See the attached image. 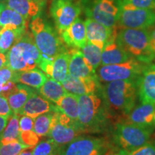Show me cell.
I'll return each instance as SVG.
<instances>
[{
  "instance_id": "6da1fadb",
  "label": "cell",
  "mask_w": 155,
  "mask_h": 155,
  "mask_svg": "<svg viewBox=\"0 0 155 155\" xmlns=\"http://www.w3.org/2000/svg\"><path fill=\"white\" fill-rule=\"evenodd\" d=\"M106 107L127 116L135 107L138 96V81H115L101 87Z\"/></svg>"
},
{
  "instance_id": "7a4b0ae2",
  "label": "cell",
  "mask_w": 155,
  "mask_h": 155,
  "mask_svg": "<svg viewBox=\"0 0 155 155\" xmlns=\"http://www.w3.org/2000/svg\"><path fill=\"white\" fill-rule=\"evenodd\" d=\"M7 67L13 72L30 71L40 67L42 55L35 42L31 32H25L22 38L7 54Z\"/></svg>"
},
{
  "instance_id": "3957f363",
  "label": "cell",
  "mask_w": 155,
  "mask_h": 155,
  "mask_svg": "<svg viewBox=\"0 0 155 155\" xmlns=\"http://www.w3.org/2000/svg\"><path fill=\"white\" fill-rule=\"evenodd\" d=\"M78 127L81 133L98 132L104 127L107 116V107L102 98L96 94L78 96Z\"/></svg>"
},
{
  "instance_id": "277c9868",
  "label": "cell",
  "mask_w": 155,
  "mask_h": 155,
  "mask_svg": "<svg viewBox=\"0 0 155 155\" xmlns=\"http://www.w3.org/2000/svg\"><path fill=\"white\" fill-rule=\"evenodd\" d=\"M30 28L42 59L53 60L68 51L61 36H58L55 29L40 16L31 21Z\"/></svg>"
},
{
  "instance_id": "5b68a950",
  "label": "cell",
  "mask_w": 155,
  "mask_h": 155,
  "mask_svg": "<svg viewBox=\"0 0 155 155\" xmlns=\"http://www.w3.org/2000/svg\"><path fill=\"white\" fill-rule=\"evenodd\" d=\"M116 40L131 57L142 63L149 64L154 59L150 46L149 29L121 28Z\"/></svg>"
},
{
  "instance_id": "8992f818",
  "label": "cell",
  "mask_w": 155,
  "mask_h": 155,
  "mask_svg": "<svg viewBox=\"0 0 155 155\" xmlns=\"http://www.w3.org/2000/svg\"><path fill=\"white\" fill-rule=\"evenodd\" d=\"M88 18L110 28H117L121 10V0H83Z\"/></svg>"
},
{
  "instance_id": "52a82bcc",
  "label": "cell",
  "mask_w": 155,
  "mask_h": 155,
  "mask_svg": "<svg viewBox=\"0 0 155 155\" xmlns=\"http://www.w3.org/2000/svg\"><path fill=\"white\" fill-rule=\"evenodd\" d=\"M153 131L130 122H121L114 127L113 139L116 147L130 152L148 142Z\"/></svg>"
},
{
  "instance_id": "ba28073f",
  "label": "cell",
  "mask_w": 155,
  "mask_h": 155,
  "mask_svg": "<svg viewBox=\"0 0 155 155\" xmlns=\"http://www.w3.org/2000/svg\"><path fill=\"white\" fill-rule=\"evenodd\" d=\"M147 65L131 58L121 63L101 65L97 70V78L98 81L105 83L115 81H138Z\"/></svg>"
},
{
  "instance_id": "9c48e42d",
  "label": "cell",
  "mask_w": 155,
  "mask_h": 155,
  "mask_svg": "<svg viewBox=\"0 0 155 155\" xmlns=\"http://www.w3.org/2000/svg\"><path fill=\"white\" fill-rule=\"evenodd\" d=\"M110 150L109 143L104 138L78 136L61 147L59 155H106Z\"/></svg>"
},
{
  "instance_id": "30bf717a",
  "label": "cell",
  "mask_w": 155,
  "mask_h": 155,
  "mask_svg": "<svg viewBox=\"0 0 155 155\" xmlns=\"http://www.w3.org/2000/svg\"><path fill=\"white\" fill-rule=\"evenodd\" d=\"M81 131L78 125L71 118L59 110L53 112L51 127L48 137L63 147L80 136Z\"/></svg>"
},
{
  "instance_id": "8fae6325",
  "label": "cell",
  "mask_w": 155,
  "mask_h": 155,
  "mask_svg": "<svg viewBox=\"0 0 155 155\" xmlns=\"http://www.w3.org/2000/svg\"><path fill=\"white\" fill-rule=\"evenodd\" d=\"M154 24L155 9L139 8L122 2L118 24L120 28L150 29Z\"/></svg>"
},
{
  "instance_id": "7c38bea8",
  "label": "cell",
  "mask_w": 155,
  "mask_h": 155,
  "mask_svg": "<svg viewBox=\"0 0 155 155\" xmlns=\"http://www.w3.org/2000/svg\"><path fill=\"white\" fill-rule=\"evenodd\" d=\"M50 12L60 33L78 18L81 4L73 0H52Z\"/></svg>"
},
{
  "instance_id": "4fadbf2b",
  "label": "cell",
  "mask_w": 155,
  "mask_h": 155,
  "mask_svg": "<svg viewBox=\"0 0 155 155\" xmlns=\"http://www.w3.org/2000/svg\"><path fill=\"white\" fill-rule=\"evenodd\" d=\"M69 51L58 55L53 60L42 59L40 68L48 78L62 83L68 75Z\"/></svg>"
},
{
  "instance_id": "5bb4252c",
  "label": "cell",
  "mask_w": 155,
  "mask_h": 155,
  "mask_svg": "<svg viewBox=\"0 0 155 155\" xmlns=\"http://www.w3.org/2000/svg\"><path fill=\"white\" fill-rule=\"evenodd\" d=\"M85 25L88 42L98 46L101 49L103 50L108 42L116 38L117 28H107L90 18L86 19Z\"/></svg>"
},
{
  "instance_id": "9a60e30c",
  "label": "cell",
  "mask_w": 155,
  "mask_h": 155,
  "mask_svg": "<svg viewBox=\"0 0 155 155\" xmlns=\"http://www.w3.org/2000/svg\"><path fill=\"white\" fill-rule=\"evenodd\" d=\"M69 53L68 74L70 75L82 78L98 79L96 70L86 61L80 49L72 48L69 50Z\"/></svg>"
},
{
  "instance_id": "2e32d148",
  "label": "cell",
  "mask_w": 155,
  "mask_h": 155,
  "mask_svg": "<svg viewBox=\"0 0 155 155\" xmlns=\"http://www.w3.org/2000/svg\"><path fill=\"white\" fill-rule=\"evenodd\" d=\"M46 0H5V5L19 13L27 22L36 18L43 12Z\"/></svg>"
},
{
  "instance_id": "e0dca14e",
  "label": "cell",
  "mask_w": 155,
  "mask_h": 155,
  "mask_svg": "<svg viewBox=\"0 0 155 155\" xmlns=\"http://www.w3.org/2000/svg\"><path fill=\"white\" fill-rule=\"evenodd\" d=\"M59 34L64 43L71 48L81 49L88 42L86 25L80 18L75 19L68 28Z\"/></svg>"
},
{
  "instance_id": "ac0fdd59",
  "label": "cell",
  "mask_w": 155,
  "mask_h": 155,
  "mask_svg": "<svg viewBox=\"0 0 155 155\" xmlns=\"http://www.w3.org/2000/svg\"><path fill=\"white\" fill-rule=\"evenodd\" d=\"M138 94L141 103L155 105V64H147L138 80Z\"/></svg>"
},
{
  "instance_id": "d6986e66",
  "label": "cell",
  "mask_w": 155,
  "mask_h": 155,
  "mask_svg": "<svg viewBox=\"0 0 155 155\" xmlns=\"http://www.w3.org/2000/svg\"><path fill=\"white\" fill-rule=\"evenodd\" d=\"M57 111H58V109L55 104H52L51 101L45 98L40 94H38L37 91L27 101L19 114L21 116H28L35 119L42 114Z\"/></svg>"
},
{
  "instance_id": "ffe728a7",
  "label": "cell",
  "mask_w": 155,
  "mask_h": 155,
  "mask_svg": "<svg viewBox=\"0 0 155 155\" xmlns=\"http://www.w3.org/2000/svg\"><path fill=\"white\" fill-rule=\"evenodd\" d=\"M65 91L69 94L82 96L94 94L100 89L99 82L97 78H75L68 74L66 79L62 83Z\"/></svg>"
},
{
  "instance_id": "44dd1931",
  "label": "cell",
  "mask_w": 155,
  "mask_h": 155,
  "mask_svg": "<svg viewBox=\"0 0 155 155\" xmlns=\"http://www.w3.org/2000/svg\"><path fill=\"white\" fill-rule=\"evenodd\" d=\"M127 116L128 122L134 124L155 129V105L149 103H141L134 107Z\"/></svg>"
},
{
  "instance_id": "7402d4cb",
  "label": "cell",
  "mask_w": 155,
  "mask_h": 155,
  "mask_svg": "<svg viewBox=\"0 0 155 155\" xmlns=\"http://www.w3.org/2000/svg\"><path fill=\"white\" fill-rule=\"evenodd\" d=\"M131 58L132 57L119 45L116 39H114L108 42L103 48L101 65L121 63Z\"/></svg>"
},
{
  "instance_id": "603a6c76",
  "label": "cell",
  "mask_w": 155,
  "mask_h": 155,
  "mask_svg": "<svg viewBox=\"0 0 155 155\" xmlns=\"http://www.w3.org/2000/svg\"><path fill=\"white\" fill-rule=\"evenodd\" d=\"M48 78L43 71L35 68L22 72H14L12 81L38 90L44 84Z\"/></svg>"
},
{
  "instance_id": "cb8c5ba5",
  "label": "cell",
  "mask_w": 155,
  "mask_h": 155,
  "mask_svg": "<svg viewBox=\"0 0 155 155\" xmlns=\"http://www.w3.org/2000/svg\"><path fill=\"white\" fill-rule=\"evenodd\" d=\"M36 89L25 85L17 84L14 90L7 97L13 114H19L23 106L32 94L37 92Z\"/></svg>"
},
{
  "instance_id": "d4e9b609",
  "label": "cell",
  "mask_w": 155,
  "mask_h": 155,
  "mask_svg": "<svg viewBox=\"0 0 155 155\" xmlns=\"http://www.w3.org/2000/svg\"><path fill=\"white\" fill-rule=\"evenodd\" d=\"M55 104L60 111L63 112L77 124L78 123V96L67 93Z\"/></svg>"
},
{
  "instance_id": "484cf974",
  "label": "cell",
  "mask_w": 155,
  "mask_h": 155,
  "mask_svg": "<svg viewBox=\"0 0 155 155\" xmlns=\"http://www.w3.org/2000/svg\"><path fill=\"white\" fill-rule=\"evenodd\" d=\"M38 92L45 98L54 104L68 93L62 83L51 78H48L44 84L38 89Z\"/></svg>"
},
{
  "instance_id": "4316f807",
  "label": "cell",
  "mask_w": 155,
  "mask_h": 155,
  "mask_svg": "<svg viewBox=\"0 0 155 155\" xmlns=\"http://www.w3.org/2000/svg\"><path fill=\"white\" fill-rule=\"evenodd\" d=\"M27 32V28H3L0 30V53H7Z\"/></svg>"
},
{
  "instance_id": "83f0119b",
  "label": "cell",
  "mask_w": 155,
  "mask_h": 155,
  "mask_svg": "<svg viewBox=\"0 0 155 155\" xmlns=\"http://www.w3.org/2000/svg\"><path fill=\"white\" fill-rule=\"evenodd\" d=\"M28 23L19 13L6 5L0 15V28H27Z\"/></svg>"
},
{
  "instance_id": "f1b7e54d",
  "label": "cell",
  "mask_w": 155,
  "mask_h": 155,
  "mask_svg": "<svg viewBox=\"0 0 155 155\" xmlns=\"http://www.w3.org/2000/svg\"><path fill=\"white\" fill-rule=\"evenodd\" d=\"M19 114H13L9 118L5 130L0 137V142L2 144L19 141Z\"/></svg>"
},
{
  "instance_id": "f546056e",
  "label": "cell",
  "mask_w": 155,
  "mask_h": 155,
  "mask_svg": "<svg viewBox=\"0 0 155 155\" xmlns=\"http://www.w3.org/2000/svg\"><path fill=\"white\" fill-rule=\"evenodd\" d=\"M80 50L86 61L96 71L101 65L102 49L88 42Z\"/></svg>"
},
{
  "instance_id": "4dcf8cb0",
  "label": "cell",
  "mask_w": 155,
  "mask_h": 155,
  "mask_svg": "<svg viewBox=\"0 0 155 155\" xmlns=\"http://www.w3.org/2000/svg\"><path fill=\"white\" fill-rule=\"evenodd\" d=\"M53 112H49L35 119L33 131L39 137H48L51 127Z\"/></svg>"
},
{
  "instance_id": "1f68e13d",
  "label": "cell",
  "mask_w": 155,
  "mask_h": 155,
  "mask_svg": "<svg viewBox=\"0 0 155 155\" xmlns=\"http://www.w3.org/2000/svg\"><path fill=\"white\" fill-rule=\"evenodd\" d=\"M61 148L51 139H44L34 147L32 155H59Z\"/></svg>"
},
{
  "instance_id": "d6a6232c",
  "label": "cell",
  "mask_w": 155,
  "mask_h": 155,
  "mask_svg": "<svg viewBox=\"0 0 155 155\" xmlns=\"http://www.w3.org/2000/svg\"><path fill=\"white\" fill-rule=\"evenodd\" d=\"M28 148L30 147L22 144L19 141L6 144L0 142V155H18Z\"/></svg>"
},
{
  "instance_id": "836d02e7",
  "label": "cell",
  "mask_w": 155,
  "mask_h": 155,
  "mask_svg": "<svg viewBox=\"0 0 155 155\" xmlns=\"http://www.w3.org/2000/svg\"><path fill=\"white\" fill-rule=\"evenodd\" d=\"M40 137L35 133L33 130L28 131H20L19 141L29 147H34L38 144Z\"/></svg>"
},
{
  "instance_id": "e575fe53",
  "label": "cell",
  "mask_w": 155,
  "mask_h": 155,
  "mask_svg": "<svg viewBox=\"0 0 155 155\" xmlns=\"http://www.w3.org/2000/svg\"><path fill=\"white\" fill-rule=\"evenodd\" d=\"M129 155H155V141H150L129 152Z\"/></svg>"
},
{
  "instance_id": "d590c367",
  "label": "cell",
  "mask_w": 155,
  "mask_h": 155,
  "mask_svg": "<svg viewBox=\"0 0 155 155\" xmlns=\"http://www.w3.org/2000/svg\"><path fill=\"white\" fill-rule=\"evenodd\" d=\"M122 2L139 8L155 9V0H121Z\"/></svg>"
},
{
  "instance_id": "8d00e7d4",
  "label": "cell",
  "mask_w": 155,
  "mask_h": 155,
  "mask_svg": "<svg viewBox=\"0 0 155 155\" xmlns=\"http://www.w3.org/2000/svg\"><path fill=\"white\" fill-rule=\"evenodd\" d=\"M35 119L30 116L22 115L19 118V130L28 131L33 130Z\"/></svg>"
},
{
  "instance_id": "74e56055",
  "label": "cell",
  "mask_w": 155,
  "mask_h": 155,
  "mask_svg": "<svg viewBox=\"0 0 155 155\" xmlns=\"http://www.w3.org/2000/svg\"><path fill=\"white\" fill-rule=\"evenodd\" d=\"M13 74H14V72L7 66L0 70V94L2 92L4 86L8 81H12Z\"/></svg>"
},
{
  "instance_id": "f35d334b",
  "label": "cell",
  "mask_w": 155,
  "mask_h": 155,
  "mask_svg": "<svg viewBox=\"0 0 155 155\" xmlns=\"http://www.w3.org/2000/svg\"><path fill=\"white\" fill-rule=\"evenodd\" d=\"M13 112L7 101V98L3 95L0 94V116L11 117Z\"/></svg>"
},
{
  "instance_id": "ab89813d",
  "label": "cell",
  "mask_w": 155,
  "mask_h": 155,
  "mask_svg": "<svg viewBox=\"0 0 155 155\" xmlns=\"http://www.w3.org/2000/svg\"><path fill=\"white\" fill-rule=\"evenodd\" d=\"M150 46L155 59V24L150 28Z\"/></svg>"
},
{
  "instance_id": "60d3db41",
  "label": "cell",
  "mask_w": 155,
  "mask_h": 155,
  "mask_svg": "<svg viewBox=\"0 0 155 155\" xmlns=\"http://www.w3.org/2000/svg\"><path fill=\"white\" fill-rule=\"evenodd\" d=\"M106 155H129V152L124 149L116 147L115 149H111L107 152Z\"/></svg>"
},
{
  "instance_id": "b9f144b4",
  "label": "cell",
  "mask_w": 155,
  "mask_h": 155,
  "mask_svg": "<svg viewBox=\"0 0 155 155\" xmlns=\"http://www.w3.org/2000/svg\"><path fill=\"white\" fill-rule=\"evenodd\" d=\"M9 118L7 116H0V137H1L3 131L5 130L6 126L7 124Z\"/></svg>"
},
{
  "instance_id": "7bdbcfd3",
  "label": "cell",
  "mask_w": 155,
  "mask_h": 155,
  "mask_svg": "<svg viewBox=\"0 0 155 155\" xmlns=\"http://www.w3.org/2000/svg\"><path fill=\"white\" fill-rule=\"evenodd\" d=\"M7 66V55L5 53H0V70Z\"/></svg>"
},
{
  "instance_id": "ee69618b",
  "label": "cell",
  "mask_w": 155,
  "mask_h": 155,
  "mask_svg": "<svg viewBox=\"0 0 155 155\" xmlns=\"http://www.w3.org/2000/svg\"><path fill=\"white\" fill-rule=\"evenodd\" d=\"M34 147H30V148L26 149L23 150L20 154L18 155H32V151H33Z\"/></svg>"
},
{
  "instance_id": "f6af8a7d",
  "label": "cell",
  "mask_w": 155,
  "mask_h": 155,
  "mask_svg": "<svg viewBox=\"0 0 155 155\" xmlns=\"http://www.w3.org/2000/svg\"><path fill=\"white\" fill-rule=\"evenodd\" d=\"M5 4L4 2H0V15H1V12L2 11V9L5 8Z\"/></svg>"
},
{
  "instance_id": "bcb514c9",
  "label": "cell",
  "mask_w": 155,
  "mask_h": 155,
  "mask_svg": "<svg viewBox=\"0 0 155 155\" xmlns=\"http://www.w3.org/2000/svg\"><path fill=\"white\" fill-rule=\"evenodd\" d=\"M73 1H77V0H73Z\"/></svg>"
},
{
  "instance_id": "7dc6e473",
  "label": "cell",
  "mask_w": 155,
  "mask_h": 155,
  "mask_svg": "<svg viewBox=\"0 0 155 155\" xmlns=\"http://www.w3.org/2000/svg\"><path fill=\"white\" fill-rule=\"evenodd\" d=\"M0 30H1V28H0Z\"/></svg>"
},
{
  "instance_id": "c3c4849f",
  "label": "cell",
  "mask_w": 155,
  "mask_h": 155,
  "mask_svg": "<svg viewBox=\"0 0 155 155\" xmlns=\"http://www.w3.org/2000/svg\"><path fill=\"white\" fill-rule=\"evenodd\" d=\"M0 1H1V0H0Z\"/></svg>"
}]
</instances>
